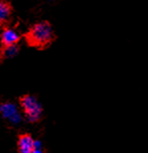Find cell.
I'll return each mask as SVG.
<instances>
[{"label": "cell", "instance_id": "1", "mask_svg": "<svg viewBox=\"0 0 148 153\" xmlns=\"http://www.w3.org/2000/svg\"><path fill=\"white\" fill-rule=\"evenodd\" d=\"M54 38L53 27L46 21L38 22L32 26L28 33V39L32 45L45 46L48 45Z\"/></svg>", "mask_w": 148, "mask_h": 153}, {"label": "cell", "instance_id": "8", "mask_svg": "<svg viewBox=\"0 0 148 153\" xmlns=\"http://www.w3.org/2000/svg\"><path fill=\"white\" fill-rule=\"evenodd\" d=\"M42 148V143L39 141L34 140V149H40Z\"/></svg>", "mask_w": 148, "mask_h": 153}, {"label": "cell", "instance_id": "3", "mask_svg": "<svg viewBox=\"0 0 148 153\" xmlns=\"http://www.w3.org/2000/svg\"><path fill=\"white\" fill-rule=\"evenodd\" d=\"M0 114L4 119L8 120L11 124L17 125L22 121V115L19 112L17 106L13 103H2L0 105Z\"/></svg>", "mask_w": 148, "mask_h": 153}, {"label": "cell", "instance_id": "5", "mask_svg": "<svg viewBox=\"0 0 148 153\" xmlns=\"http://www.w3.org/2000/svg\"><path fill=\"white\" fill-rule=\"evenodd\" d=\"M18 148L20 153H31L34 150V140L30 135H22L18 140Z\"/></svg>", "mask_w": 148, "mask_h": 153}, {"label": "cell", "instance_id": "11", "mask_svg": "<svg viewBox=\"0 0 148 153\" xmlns=\"http://www.w3.org/2000/svg\"><path fill=\"white\" fill-rule=\"evenodd\" d=\"M51 1H54V0H51Z\"/></svg>", "mask_w": 148, "mask_h": 153}, {"label": "cell", "instance_id": "2", "mask_svg": "<svg viewBox=\"0 0 148 153\" xmlns=\"http://www.w3.org/2000/svg\"><path fill=\"white\" fill-rule=\"evenodd\" d=\"M20 105L28 121L35 122L40 118L42 112V105L33 96H24L20 101Z\"/></svg>", "mask_w": 148, "mask_h": 153}, {"label": "cell", "instance_id": "4", "mask_svg": "<svg viewBox=\"0 0 148 153\" xmlns=\"http://www.w3.org/2000/svg\"><path fill=\"white\" fill-rule=\"evenodd\" d=\"M1 42L4 45H17V42L20 39V35L17 31L12 27H6L2 30L0 34Z\"/></svg>", "mask_w": 148, "mask_h": 153}, {"label": "cell", "instance_id": "9", "mask_svg": "<svg viewBox=\"0 0 148 153\" xmlns=\"http://www.w3.org/2000/svg\"><path fill=\"white\" fill-rule=\"evenodd\" d=\"M31 153H42V151L40 149H34Z\"/></svg>", "mask_w": 148, "mask_h": 153}, {"label": "cell", "instance_id": "10", "mask_svg": "<svg viewBox=\"0 0 148 153\" xmlns=\"http://www.w3.org/2000/svg\"><path fill=\"white\" fill-rule=\"evenodd\" d=\"M0 57H1V53H0Z\"/></svg>", "mask_w": 148, "mask_h": 153}, {"label": "cell", "instance_id": "6", "mask_svg": "<svg viewBox=\"0 0 148 153\" xmlns=\"http://www.w3.org/2000/svg\"><path fill=\"white\" fill-rule=\"evenodd\" d=\"M11 15V8L4 0H0V23L5 22Z\"/></svg>", "mask_w": 148, "mask_h": 153}, {"label": "cell", "instance_id": "7", "mask_svg": "<svg viewBox=\"0 0 148 153\" xmlns=\"http://www.w3.org/2000/svg\"><path fill=\"white\" fill-rule=\"evenodd\" d=\"M18 45H5V48L3 50V56L5 57H13L18 53Z\"/></svg>", "mask_w": 148, "mask_h": 153}]
</instances>
